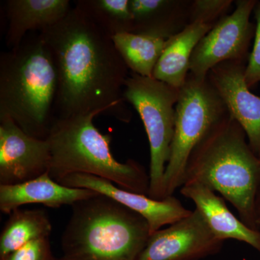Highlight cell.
<instances>
[{
    "label": "cell",
    "mask_w": 260,
    "mask_h": 260,
    "mask_svg": "<svg viewBox=\"0 0 260 260\" xmlns=\"http://www.w3.org/2000/svg\"><path fill=\"white\" fill-rule=\"evenodd\" d=\"M39 34L57 73L56 119L100 112L129 122L123 95L129 69L109 34L76 6Z\"/></svg>",
    "instance_id": "obj_1"
},
{
    "label": "cell",
    "mask_w": 260,
    "mask_h": 260,
    "mask_svg": "<svg viewBox=\"0 0 260 260\" xmlns=\"http://www.w3.org/2000/svg\"><path fill=\"white\" fill-rule=\"evenodd\" d=\"M246 138L242 126L228 113L195 147L184 184L198 183L220 193L237 209L243 223L258 230L260 158Z\"/></svg>",
    "instance_id": "obj_2"
},
{
    "label": "cell",
    "mask_w": 260,
    "mask_h": 260,
    "mask_svg": "<svg viewBox=\"0 0 260 260\" xmlns=\"http://www.w3.org/2000/svg\"><path fill=\"white\" fill-rule=\"evenodd\" d=\"M57 73L41 34L0 55V116L27 134L47 140L56 120Z\"/></svg>",
    "instance_id": "obj_3"
},
{
    "label": "cell",
    "mask_w": 260,
    "mask_h": 260,
    "mask_svg": "<svg viewBox=\"0 0 260 260\" xmlns=\"http://www.w3.org/2000/svg\"><path fill=\"white\" fill-rule=\"evenodd\" d=\"M61 239L70 260H138L150 235L143 216L101 194L72 205Z\"/></svg>",
    "instance_id": "obj_4"
},
{
    "label": "cell",
    "mask_w": 260,
    "mask_h": 260,
    "mask_svg": "<svg viewBox=\"0 0 260 260\" xmlns=\"http://www.w3.org/2000/svg\"><path fill=\"white\" fill-rule=\"evenodd\" d=\"M93 112L56 119L47 138L51 152L49 174L59 182L72 174L104 178L126 190L148 194L150 176L143 166L129 159L118 161L111 152L110 135L94 125Z\"/></svg>",
    "instance_id": "obj_5"
},
{
    "label": "cell",
    "mask_w": 260,
    "mask_h": 260,
    "mask_svg": "<svg viewBox=\"0 0 260 260\" xmlns=\"http://www.w3.org/2000/svg\"><path fill=\"white\" fill-rule=\"evenodd\" d=\"M228 113L208 78L200 80L188 75L179 89L176 104L175 128L162 181V199L174 196L182 186L186 165L195 147Z\"/></svg>",
    "instance_id": "obj_6"
},
{
    "label": "cell",
    "mask_w": 260,
    "mask_h": 260,
    "mask_svg": "<svg viewBox=\"0 0 260 260\" xmlns=\"http://www.w3.org/2000/svg\"><path fill=\"white\" fill-rule=\"evenodd\" d=\"M179 94V89L133 73L124 85V100L138 112L148 135L150 150L148 196L154 200H164L162 181L174 138Z\"/></svg>",
    "instance_id": "obj_7"
},
{
    "label": "cell",
    "mask_w": 260,
    "mask_h": 260,
    "mask_svg": "<svg viewBox=\"0 0 260 260\" xmlns=\"http://www.w3.org/2000/svg\"><path fill=\"white\" fill-rule=\"evenodd\" d=\"M257 1H238L235 10L225 15L205 36L191 55L189 72L197 79L205 80L215 66L229 61H243L253 34L251 13Z\"/></svg>",
    "instance_id": "obj_8"
},
{
    "label": "cell",
    "mask_w": 260,
    "mask_h": 260,
    "mask_svg": "<svg viewBox=\"0 0 260 260\" xmlns=\"http://www.w3.org/2000/svg\"><path fill=\"white\" fill-rule=\"evenodd\" d=\"M223 243L195 209L185 218L150 234L138 260H200L218 254Z\"/></svg>",
    "instance_id": "obj_9"
},
{
    "label": "cell",
    "mask_w": 260,
    "mask_h": 260,
    "mask_svg": "<svg viewBox=\"0 0 260 260\" xmlns=\"http://www.w3.org/2000/svg\"><path fill=\"white\" fill-rule=\"evenodd\" d=\"M47 140L25 133L11 118L0 116V185L21 184L49 172Z\"/></svg>",
    "instance_id": "obj_10"
},
{
    "label": "cell",
    "mask_w": 260,
    "mask_h": 260,
    "mask_svg": "<svg viewBox=\"0 0 260 260\" xmlns=\"http://www.w3.org/2000/svg\"><path fill=\"white\" fill-rule=\"evenodd\" d=\"M245 68L243 61H225L210 70L208 78L229 114L244 129L251 150L260 158V96L248 88Z\"/></svg>",
    "instance_id": "obj_11"
},
{
    "label": "cell",
    "mask_w": 260,
    "mask_h": 260,
    "mask_svg": "<svg viewBox=\"0 0 260 260\" xmlns=\"http://www.w3.org/2000/svg\"><path fill=\"white\" fill-rule=\"evenodd\" d=\"M59 183L69 187L90 189L112 198L143 216L148 222L150 234L185 218L192 211L184 208L174 196L160 200L152 199L148 195L126 190L111 181L90 174H70Z\"/></svg>",
    "instance_id": "obj_12"
},
{
    "label": "cell",
    "mask_w": 260,
    "mask_h": 260,
    "mask_svg": "<svg viewBox=\"0 0 260 260\" xmlns=\"http://www.w3.org/2000/svg\"><path fill=\"white\" fill-rule=\"evenodd\" d=\"M97 194L90 189L63 185L47 172L21 184L0 185V210L10 215L24 205L42 204L51 208L72 206Z\"/></svg>",
    "instance_id": "obj_13"
},
{
    "label": "cell",
    "mask_w": 260,
    "mask_h": 260,
    "mask_svg": "<svg viewBox=\"0 0 260 260\" xmlns=\"http://www.w3.org/2000/svg\"><path fill=\"white\" fill-rule=\"evenodd\" d=\"M181 194L194 203L215 237L225 242L234 239L246 243L260 252V231L251 229L231 212L225 200L203 184L186 183Z\"/></svg>",
    "instance_id": "obj_14"
},
{
    "label": "cell",
    "mask_w": 260,
    "mask_h": 260,
    "mask_svg": "<svg viewBox=\"0 0 260 260\" xmlns=\"http://www.w3.org/2000/svg\"><path fill=\"white\" fill-rule=\"evenodd\" d=\"M71 9L69 0H8L5 4L7 47L9 50L17 49L28 32L50 28Z\"/></svg>",
    "instance_id": "obj_15"
},
{
    "label": "cell",
    "mask_w": 260,
    "mask_h": 260,
    "mask_svg": "<svg viewBox=\"0 0 260 260\" xmlns=\"http://www.w3.org/2000/svg\"><path fill=\"white\" fill-rule=\"evenodd\" d=\"M214 25L191 22L169 38L162 55L155 65L153 78L181 89L188 78L191 55L200 41Z\"/></svg>",
    "instance_id": "obj_16"
},
{
    "label": "cell",
    "mask_w": 260,
    "mask_h": 260,
    "mask_svg": "<svg viewBox=\"0 0 260 260\" xmlns=\"http://www.w3.org/2000/svg\"><path fill=\"white\" fill-rule=\"evenodd\" d=\"M52 225L43 210H15L0 235V260L32 241L49 237Z\"/></svg>",
    "instance_id": "obj_17"
},
{
    "label": "cell",
    "mask_w": 260,
    "mask_h": 260,
    "mask_svg": "<svg viewBox=\"0 0 260 260\" xmlns=\"http://www.w3.org/2000/svg\"><path fill=\"white\" fill-rule=\"evenodd\" d=\"M118 52L131 73L146 78H153L155 65L167 45V39L123 32L112 37Z\"/></svg>",
    "instance_id": "obj_18"
},
{
    "label": "cell",
    "mask_w": 260,
    "mask_h": 260,
    "mask_svg": "<svg viewBox=\"0 0 260 260\" xmlns=\"http://www.w3.org/2000/svg\"><path fill=\"white\" fill-rule=\"evenodd\" d=\"M133 32L169 39L175 30L177 2L167 0H129Z\"/></svg>",
    "instance_id": "obj_19"
},
{
    "label": "cell",
    "mask_w": 260,
    "mask_h": 260,
    "mask_svg": "<svg viewBox=\"0 0 260 260\" xmlns=\"http://www.w3.org/2000/svg\"><path fill=\"white\" fill-rule=\"evenodd\" d=\"M74 3L111 37L133 32L129 0H77Z\"/></svg>",
    "instance_id": "obj_20"
},
{
    "label": "cell",
    "mask_w": 260,
    "mask_h": 260,
    "mask_svg": "<svg viewBox=\"0 0 260 260\" xmlns=\"http://www.w3.org/2000/svg\"><path fill=\"white\" fill-rule=\"evenodd\" d=\"M232 1L229 0H197L191 7L190 21L215 25L225 16Z\"/></svg>",
    "instance_id": "obj_21"
},
{
    "label": "cell",
    "mask_w": 260,
    "mask_h": 260,
    "mask_svg": "<svg viewBox=\"0 0 260 260\" xmlns=\"http://www.w3.org/2000/svg\"><path fill=\"white\" fill-rule=\"evenodd\" d=\"M51 251L49 237L28 243L8 254L3 260H56Z\"/></svg>",
    "instance_id": "obj_22"
},
{
    "label": "cell",
    "mask_w": 260,
    "mask_h": 260,
    "mask_svg": "<svg viewBox=\"0 0 260 260\" xmlns=\"http://www.w3.org/2000/svg\"><path fill=\"white\" fill-rule=\"evenodd\" d=\"M254 10L256 22L254 47L244 73L246 83L249 88L260 82V2L256 3Z\"/></svg>",
    "instance_id": "obj_23"
},
{
    "label": "cell",
    "mask_w": 260,
    "mask_h": 260,
    "mask_svg": "<svg viewBox=\"0 0 260 260\" xmlns=\"http://www.w3.org/2000/svg\"><path fill=\"white\" fill-rule=\"evenodd\" d=\"M256 214H257L258 218L260 216V190L256 200Z\"/></svg>",
    "instance_id": "obj_24"
},
{
    "label": "cell",
    "mask_w": 260,
    "mask_h": 260,
    "mask_svg": "<svg viewBox=\"0 0 260 260\" xmlns=\"http://www.w3.org/2000/svg\"><path fill=\"white\" fill-rule=\"evenodd\" d=\"M256 225H257L258 230L260 231V216L257 218V220H256Z\"/></svg>",
    "instance_id": "obj_25"
},
{
    "label": "cell",
    "mask_w": 260,
    "mask_h": 260,
    "mask_svg": "<svg viewBox=\"0 0 260 260\" xmlns=\"http://www.w3.org/2000/svg\"><path fill=\"white\" fill-rule=\"evenodd\" d=\"M56 260H70V259H68V258L64 257V256H62V257L59 258V259H57Z\"/></svg>",
    "instance_id": "obj_26"
}]
</instances>
